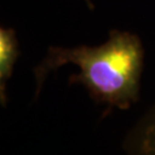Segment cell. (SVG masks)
<instances>
[{
	"mask_svg": "<svg viewBox=\"0 0 155 155\" xmlns=\"http://www.w3.org/2000/svg\"><path fill=\"white\" fill-rule=\"evenodd\" d=\"M144 60L140 38L120 30H110L108 40L99 46H50L33 69L35 99L51 72L64 64H75L79 71L69 77L70 85H83L95 104L107 106V113L113 108L127 110L139 100Z\"/></svg>",
	"mask_w": 155,
	"mask_h": 155,
	"instance_id": "6da1fadb",
	"label": "cell"
},
{
	"mask_svg": "<svg viewBox=\"0 0 155 155\" xmlns=\"http://www.w3.org/2000/svg\"><path fill=\"white\" fill-rule=\"evenodd\" d=\"M123 150L127 155H155V104L127 132Z\"/></svg>",
	"mask_w": 155,
	"mask_h": 155,
	"instance_id": "7a4b0ae2",
	"label": "cell"
},
{
	"mask_svg": "<svg viewBox=\"0 0 155 155\" xmlns=\"http://www.w3.org/2000/svg\"><path fill=\"white\" fill-rule=\"evenodd\" d=\"M20 54L18 40L15 30L0 29V100L1 105L7 104V82L12 77L14 67Z\"/></svg>",
	"mask_w": 155,
	"mask_h": 155,
	"instance_id": "3957f363",
	"label": "cell"
},
{
	"mask_svg": "<svg viewBox=\"0 0 155 155\" xmlns=\"http://www.w3.org/2000/svg\"><path fill=\"white\" fill-rule=\"evenodd\" d=\"M86 2H87V5H89V7L92 9L93 8V5H92V2H91V0H86Z\"/></svg>",
	"mask_w": 155,
	"mask_h": 155,
	"instance_id": "277c9868",
	"label": "cell"
}]
</instances>
